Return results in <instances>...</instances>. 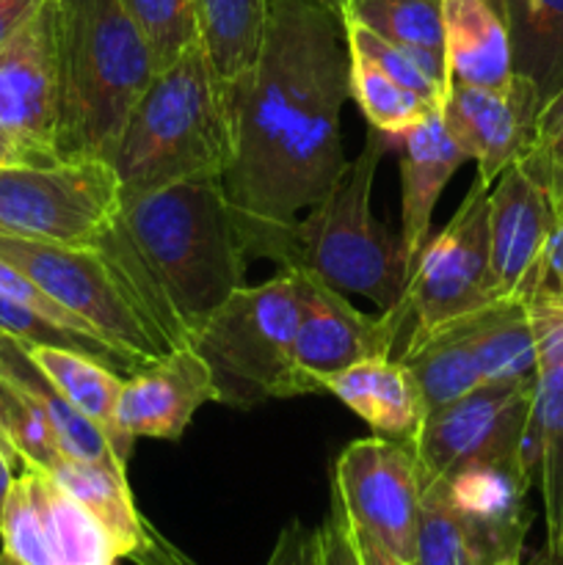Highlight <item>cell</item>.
<instances>
[{"mask_svg":"<svg viewBox=\"0 0 563 565\" xmlns=\"http://www.w3.org/2000/svg\"><path fill=\"white\" fill-rule=\"evenodd\" d=\"M348 75L340 17L315 0H268L257 55L232 83L235 154L221 182L237 226L296 221L337 185Z\"/></svg>","mask_w":563,"mask_h":565,"instance_id":"1","label":"cell"},{"mask_svg":"<svg viewBox=\"0 0 563 565\" xmlns=\"http://www.w3.org/2000/svg\"><path fill=\"white\" fill-rule=\"evenodd\" d=\"M99 246L125 268L166 340L193 331L246 279V248L221 177L121 196Z\"/></svg>","mask_w":563,"mask_h":565,"instance_id":"2","label":"cell"},{"mask_svg":"<svg viewBox=\"0 0 563 565\" xmlns=\"http://www.w3.org/2000/svg\"><path fill=\"white\" fill-rule=\"evenodd\" d=\"M392 149V138L370 127L362 152L348 160L337 185L296 221L274 226H237L248 257H265L285 270L353 292L390 312L406 296L408 268L401 235H392L373 215L375 171Z\"/></svg>","mask_w":563,"mask_h":565,"instance_id":"3","label":"cell"},{"mask_svg":"<svg viewBox=\"0 0 563 565\" xmlns=\"http://www.w3.org/2000/svg\"><path fill=\"white\" fill-rule=\"evenodd\" d=\"M61 160H114L152 53L121 0H55Z\"/></svg>","mask_w":563,"mask_h":565,"instance_id":"4","label":"cell"},{"mask_svg":"<svg viewBox=\"0 0 563 565\" xmlns=\"http://www.w3.org/2000/svg\"><path fill=\"white\" fill-rule=\"evenodd\" d=\"M232 154V88L196 42L155 72L127 116L110 166L121 196H138L171 182L224 177Z\"/></svg>","mask_w":563,"mask_h":565,"instance_id":"5","label":"cell"},{"mask_svg":"<svg viewBox=\"0 0 563 565\" xmlns=\"http://www.w3.org/2000/svg\"><path fill=\"white\" fill-rule=\"evenodd\" d=\"M301 287L296 270L243 285L193 331L188 345L204 359L221 406L254 408L298 397L296 331Z\"/></svg>","mask_w":563,"mask_h":565,"instance_id":"6","label":"cell"},{"mask_svg":"<svg viewBox=\"0 0 563 565\" xmlns=\"http://www.w3.org/2000/svg\"><path fill=\"white\" fill-rule=\"evenodd\" d=\"M0 259L22 270L136 370L174 351L130 276L103 246H59L0 235Z\"/></svg>","mask_w":563,"mask_h":565,"instance_id":"7","label":"cell"},{"mask_svg":"<svg viewBox=\"0 0 563 565\" xmlns=\"http://www.w3.org/2000/svg\"><path fill=\"white\" fill-rule=\"evenodd\" d=\"M535 381L484 384L425 414L412 436L423 489L480 463H513L539 483V441L533 428Z\"/></svg>","mask_w":563,"mask_h":565,"instance_id":"8","label":"cell"},{"mask_svg":"<svg viewBox=\"0 0 563 565\" xmlns=\"http://www.w3.org/2000/svg\"><path fill=\"white\" fill-rule=\"evenodd\" d=\"M121 191L105 160L0 166V235L59 246H99Z\"/></svg>","mask_w":563,"mask_h":565,"instance_id":"9","label":"cell"},{"mask_svg":"<svg viewBox=\"0 0 563 565\" xmlns=\"http://www.w3.org/2000/svg\"><path fill=\"white\" fill-rule=\"evenodd\" d=\"M489 188L478 174L453 218L425 241L395 312L406 342L500 301L491 276Z\"/></svg>","mask_w":563,"mask_h":565,"instance_id":"10","label":"cell"},{"mask_svg":"<svg viewBox=\"0 0 563 565\" xmlns=\"http://www.w3.org/2000/svg\"><path fill=\"white\" fill-rule=\"evenodd\" d=\"M359 535H368L403 563L414 561L419 483L408 439L370 436L351 441L334 463V497Z\"/></svg>","mask_w":563,"mask_h":565,"instance_id":"11","label":"cell"},{"mask_svg":"<svg viewBox=\"0 0 563 565\" xmlns=\"http://www.w3.org/2000/svg\"><path fill=\"white\" fill-rule=\"evenodd\" d=\"M0 127L25 163H59V39L55 0L0 44Z\"/></svg>","mask_w":563,"mask_h":565,"instance_id":"12","label":"cell"},{"mask_svg":"<svg viewBox=\"0 0 563 565\" xmlns=\"http://www.w3.org/2000/svg\"><path fill=\"white\" fill-rule=\"evenodd\" d=\"M298 274V270H296ZM301 320L296 331L298 395H315L318 375L337 373L373 356H392L403 323L395 312L368 315L348 303L346 292L309 274H298Z\"/></svg>","mask_w":563,"mask_h":565,"instance_id":"13","label":"cell"},{"mask_svg":"<svg viewBox=\"0 0 563 565\" xmlns=\"http://www.w3.org/2000/svg\"><path fill=\"white\" fill-rule=\"evenodd\" d=\"M541 97L533 83L513 75L502 86L453 83L442 116L458 147L478 166V177L495 185L508 166L519 163L533 143Z\"/></svg>","mask_w":563,"mask_h":565,"instance_id":"14","label":"cell"},{"mask_svg":"<svg viewBox=\"0 0 563 565\" xmlns=\"http://www.w3.org/2000/svg\"><path fill=\"white\" fill-rule=\"evenodd\" d=\"M552 196L522 169L508 166L489 188V248L497 298L535 301L544 279Z\"/></svg>","mask_w":563,"mask_h":565,"instance_id":"15","label":"cell"},{"mask_svg":"<svg viewBox=\"0 0 563 565\" xmlns=\"http://www.w3.org/2000/svg\"><path fill=\"white\" fill-rule=\"evenodd\" d=\"M208 403H219L210 367L191 345H180L130 373L116 419L130 439L177 441Z\"/></svg>","mask_w":563,"mask_h":565,"instance_id":"16","label":"cell"},{"mask_svg":"<svg viewBox=\"0 0 563 565\" xmlns=\"http://www.w3.org/2000/svg\"><path fill=\"white\" fill-rule=\"evenodd\" d=\"M447 502L467 530L475 565H495L519 557L528 530V497L533 478L513 463H480L442 480Z\"/></svg>","mask_w":563,"mask_h":565,"instance_id":"17","label":"cell"},{"mask_svg":"<svg viewBox=\"0 0 563 565\" xmlns=\"http://www.w3.org/2000/svg\"><path fill=\"white\" fill-rule=\"evenodd\" d=\"M47 475L94 513L114 541L119 561L132 565H196L185 552L166 541L149 519H144L127 483V469L59 458Z\"/></svg>","mask_w":563,"mask_h":565,"instance_id":"18","label":"cell"},{"mask_svg":"<svg viewBox=\"0 0 563 565\" xmlns=\"http://www.w3.org/2000/svg\"><path fill=\"white\" fill-rule=\"evenodd\" d=\"M539 351L533 428L546 519V563L563 544V303L530 301Z\"/></svg>","mask_w":563,"mask_h":565,"instance_id":"19","label":"cell"},{"mask_svg":"<svg viewBox=\"0 0 563 565\" xmlns=\"http://www.w3.org/2000/svg\"><path fill=\"white\" fill-rule=\"evenodd\" d=\"M392 147L401 154V243L412 276L414 259L431 237L436 202L458 166L469 158L447 130L442 108L397 136Z\"/></svg>","mask_w":563,"mask_h":565,"instance_id":"20","label":"cell"},{"mask_svg":"<svg viewBox=\"0 0 563 565\" xmlns=\"http://www.w3.org/2000/svg\"><path fill=\"white\" fill-rule=\"evenodd\" d=\"M315 395H334L375 434L412 439L425 419V401L412 370L397 356H373L312 381Z\"/></svg>","mask_w":563,"mask_h":565,"instance_id":"21","label":"cell"},{"mask_svg":"<svg viewBox=\"0 0 563 565\" xmlns=\"http://www.w3.org/2000/svg\"><path fill=\"white\" fill-rule=\"evenodd\" d=\"M442 22L450 83L502 86L511 81V42L497 0H442Z\"/></svg>","mask_w":563,"mask_h":565,"instance_id":"22","label":"cell"},{"mask_svg":"<svg viewBox=\"0 0 563 565\" xmlns=\"http://www.w3.org/2000/svg\"><path fill=\"white\" fill-rule=\"evenodd\" d=\"M22 345H25L28 359L42 370V375L55 386V392L103 430L105 439L114 447L116 458L127 467L136 439H130L116 419L119 392L125 384L116 375V370L99 359L86 356V353L70 351V348L28 345V342H22Z\"/></svg>","mask_w":563,"mask_h":565,"instance_id":"23","label":"cell"},{"mask_svg":"<svg viewBox=\"0 0 563 565\" xmlns=\"http://www.w3.org/2000/svg\"><path fill=\"white\" fill-rule=\"evenodd\" d=\"M478 312H469L450 323L436 326L417 340L403 342L397 353V359L412 370L428 414L484 386L478 356H475Z\"/></svg>","mask_w":563,"mask_h":565,"instance_id":"24","label":"cell"},{"mask_svg":"<svg viewBox=\"0 0 563 565\" xmlns=\"http://www.w3.org/2000/svg\"><path fill=\"white\" fill-rule=\"evenodd\" d=\"M0 375L9 379L11 384L20 386L42 408L50 428H53L55 441H59L61 456L72 458V461L110 463V467L127 469L116 458L114 447L105 439L103 430L92 419L83 417L66 397H61L55 392V386L44 379L42 370L28 359L25 345L20 340H14V337L0 334Z\"/></svg>","mask_w":563,"mask_h":565,"instance_id":"25","label":"cell"},{"mask_svg":"<svg viewBox=\"0 0 563 565\" xmlns=\"http://www.w3.org/2000/svg\"><path fill=\"white\" fill-rule=\"evenodd\" d=\"M506 17L513 75L528 77L541 103L563 86V0H497Z\"/></svg>","mask_w":563,"mask_h":565,"instance_id":"26","label":"cell"},{"mask_svg":"<svg viewBox=\"0 0 563 565\" xmlns=\"http://www.w3.org/2000/svg\"><path fill=\"white\" fill-rule=\"evenodd\" d=\"M475 356L484 384H524L535 381L539 351L530 303L495 301L478 312Z\"/></svg>","mask_w":563,"mask_h":565,"instance_id":"27","label":"cell"},{"mask_svg":"<svg viewBox=\"0 0 563 565\" xmlns=\"http://www.w3.org/2000/svg\"><path fill=\"white\" fill-rule=\"evenodd\" d=\"M196 17L199 42L215 75L232 88L263 42L268 0H196Z\"/></svg>","mask_w":563,"mask_h":565,"instance_id":"28","label":"cell"},{"mask_svg":"<svg viewBox=\"0 0 563 565\" xmlns=\"http://www.w3.org/2000/svg\"><path fill=\"white\" fill-rule=\"evenodd\" d=\"M340 20L357 22L447 70L442 0H342Z\"/></svg>","mask_w":563,"mask_h":565,"instance_id":"29","label":"cell"},{"mask_svg":"<svg viewBox=\"0 0 563 565\" xmlns=\"http://www.w3.org/2000/svg\"><path fill=\"white\" fill-rule=\"evenodd\" d=\"M39 472V500L44 511L50 550L55 565H116L119 555L103 524L83 502L61 489L47 472Z\"/></svg>","mask_w":563,"mask_h":565,"instance_id":"30","label":"cell"},{"mask_svg":"<svg viewBox=\"0 0 563 565\" xmlns=\"http://www.w3.org/2000/svg\"><path fill=\"white\" fill-rule=\"evenodd\" d=\"M351 99L359 105V110L364 114L368 125L373 130L384 132L395 141L397 136H403L406 130H412L417 121H423L431 110H436L439 105L431 103L423 94L412 92V88L401 86L395 77L386 75L384 70L368 61L364 55L351 53Z\"/></svg>","mask_w":563,"mask_h":565,"instance_id":"31","label":"cell"},{"mask_svg":"<svg viewBox=\"0 0 563 565\" xmlns=\"http://www.w3.org/2000/svg\"><path fill=\"white\" fill-rule=\"evenodd\" d=\"M0 541H3V555L14 563L55 565L47 527H44L42 500H39V472L33 467H22L14 478L0 519Z\"/></svg>","mask_w":563,"mask_h":565,"instance_id":"32","label":"cell"},{"mask_svg":"<svg viewBox=\"0 0 563 565\" xmlns=\"http://www.w3.org/2000/svg\"><path fill=\"white\" fill-rule=\"evenodd\" d=\"M141 31L155 72L174 64L191 44L199 42L196 0H121Z\"/></svg>","mask_w":563,"mask_h":565,"instance_id":"33","label":"cell"},{"mask_svg":"<svg viewBox=\"0 0 563 565\" xmlns=\"http://www.w3.org/2000/svg\"><path fill=\"white\" fill-rule=\"evenodd\" d=\"M412 565H475L467 530L439 486L423 489Z\"/></svg>","mask_w":563,"mask_h":565,"instance_id":"34","label":"cell"},{"mask_svg":"<svg viewBox=\"0 0 563 565\" xmlns=\"http://www.w3.org/2000/svg\"><path fill=\"white\" fill-rule=\"evenodd\" d=\"M0 334L14 337V340L28 342V345H59L70 348V351H81L86 356L99 359L108 367L114 370H127V373H136L130 362L125 356L114 351L110 345H105L103 340L88 334H77V331L61 329L59 323L47 320L44 315L33 312V309L22 307V303L11 301L9 296L0 292Z\"/></svg>","mask_w":563,"mask_h":565,"instance_id":"35","label":"cell"},{"mask_svg":"<svg viewBox=\"0 0 563 565\" xmlns=\"http://www.w3.org/2000/svg\"><path fill=\"white\" fill-rule=\"evenodd\" d=\"M519 166L552 199L563 196V86L541 105L533 143L524 152V158L519 160Z\"/></svg>","mask_w":563,"mask_h":565,"instance_id":"36","label":"cell"},{"mask_svg":"<svg viewBox=\"0 0 563 565\" xmlns=\"http://www.w3.org/2000/svg\"><path fill=\"white\" fill-rule=\"evenodd\" d=\"M0 292H3V296H9L11 301L22 303V307H28V309H33V312L44 315L47 320L59 323L61 329L77 331V334L97 337L92 329H88L86 323H81L77 318H72V315L66 312L64 307H59L53 298L44 296V292L39 290V287L33 285V281L28 279L25 274H22V270H17L14 265H9L6 259H0ZM97 340H99V337H97ZM105 345H108V342H105Z\"/></svg>","mask_w":563,"mask_h":565,"instance_id":"37","label":"cell"},{"mask_svg":"<svg viewBox=\"0 0 563 565\" xmlns=\"http://www.w3.org/2000/svg\"><path fill=\"white\" fill-rule=\"evenodd\" d=\"M320 533V565H364L357 535L342 508L331 500L329 516L318 527Z\"/></svg>","mask_w":563,"mask_h":565,"instance_id":"38","label":"cell"},{"mask_svg":"<svg viewBox=\"0 0 563 565\" xmlns=\"http://www.w3.org/2000/svg\"><path fill=\"white\" fill-rule=\"evenodd\" d=\"M265 565H320V533L293 519L276 535Z\"/></svg>","mask_w":563,"mask_h":565,"instance_id":"39","label":"cell"},{"mask_svg":"<svg viewBox=\"0 0 563 565\" xmlns=\"http://www.w3.org/2000/svg\"><path fill=\"white\" fill-rule=\"evenodd\" d=\"M50 0H0V44L25 28Z\"/></svg>","mask_w":563,"mask_h":565,"instance_id":"40","label":"cell"},{"mask_svg":"<svg viewBox=\"0 0 563 565\" xmlns=\"http://www.w3.org/2000/svg\"><path fill=\"white\" fill-rule=\"evenodd\" d=\"M14 452H11V447L6 445V439L0 436V519H3V508H6V500H9V491L11 486H14Z\"/></svg>","mask_w":563,"mask_h":565,"instance_id":"41","label":"cell"},{"mask_svg":"<svg viewBox=\"0 0 563 565\" xmlns=\"http://www.w3.org/2000/svg\"><path fill=\"white\" fill-rule=\"evenodd\" d=\"M353 535H357V544H359V552H362L364 565H412V563H403L401 557L390 555L384 546H379L375 541H370L368 535H359L357 530H353Z\"/></svg>","mask_w":563,"mask_h":565,"instance_id":"42","label":"cell"},{"mask_svg":"<svg viewBox=\"0 0 563 565\" xmlns=\"http://www.w3.org/2000/svg\"><path fill=\"white\" fill-rule=\"evenodd\" d=\"M6 163H25V160H22L17 143L9 138V132L0 127V166H6Z\"/></svg>","mask_w":563,"mask_h":565,"instance_id":"43","label":"cell"},{"mask_svg":"<svg viewBox=\"0 0 563 565\" xmlns=\"http://www.w3.org/2000/svg\"><path fill=\"white\" fill-rule=\"evenodd\" d=\"M315 3L323 6L326 11H331V14H337V17H340V11H342V0H315Z\"/></svg>","mask_w":563,"mask_h":565,"instance_id":"44","label":"cell"},{"mask_svg":"<svg viewBox=\"0 0 563 565\" xmlns=\"http://www.w3.org/2000/svg\"><path fill=\"white\" fill-rule=\"evenodd\" d=\"M535 301H555V303H563V285L557 287V290L552 292L550 298H535Z\"/></svg>","mask_w":563,"mask_h":565,"instance_id":"45","label":"cell"},{"mask_svg":"<svg viewBox=\"0 0 563 565\" xmlns=\"http://www.w3.org/2000/svg\"><path fill=\"white\" fill-rule=\"evenodd\" d=\"M550 565H563V544H561V550H557V555L550 561Z\"/></svg>","mask_w":563,"mask_h":565,"instance_id":"46","label":"cell"},{"mask_svg":"<svg viewBox=\"0 0 563 565\" xmlns=\"http://www.w3.org/2000/svg\"><path fill=\"white\" fill-rule=\"evenodd\" d=\"M495 565H522V563H519V557H506V561H500Z\"/></svg>","mask_w":563,"mask_h":565,"instance_id":"47","label":"cell"},{"mask_svg":"<svg viewBox=\"0 0 563 565\" xmlns=\"http://www.w3.org/2000/svg\"><path fill=\"white\" fill-rule=\"evenodd\" d=\"M0 565H20V563H14L9 555H3V552H0Z\"/></svg>","mask_w":563,"mask_h":565,"instance_id":"48","label":"cell"}]
</instances>
